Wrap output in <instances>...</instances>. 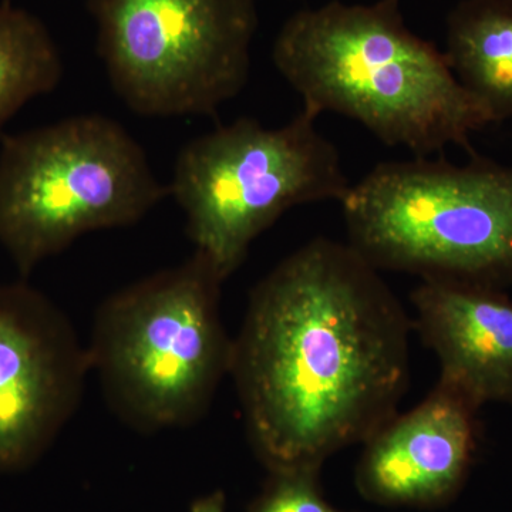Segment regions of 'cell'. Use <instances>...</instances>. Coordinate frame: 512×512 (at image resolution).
I'll use <instances>...</instances> for the list:
<instances>
[{"label":"cell","instance_id":"6da1fadb","mask_svg":"<svg viewBox=\"0 0 512 512\" xmlns=\"http://www.w3.org/2000/svg\"><path fill=\"white\" fill-rule=\"evenodd\" d=\"M349 244L315 238L252 289L229 376L269 471L322 467L399 410L412 319Z\"/></svg>","mask_w":512,"mask_h":512},{"label":"cell","instance_id":"7a4b0ae2","mask_svg":"<svg viewBox=\"0 0 512 512\" xmlns=\"http://www.w3.org/2000/svg\"><path fill=\"white\" fill-rule=\"evenodd\" d=\"M303 109L359 121L390 147L427 158L493 124L446 55L407 28L400 0L329 2L286 20L272 47Z\"/></svg>","mask_w":512,"mask_h":512},{"label":"cell","instance_id":"3957f363","mask_svg":"<svg viewBox=\"0 0 512 512\" xmlns=\"http://www.w3.org/2000/svg\"><path fill=\"white\" fill-rule=\"evenodd\" d=\"M224 279L194 251L183 264L114 292L97 308L90 370L114 416L138 433L194 426L231 366Z\"/></svg>","mask_w":512,"mask_h":512},{"label":"cell","instance_id":"277c9868","mask_svg":"<svg viewBox=\"0 0 512 512\" xmlns=\"http://www.w3.org/2000/svg\"><path fill=\"white\" fill-rule=\"evenodd\" d=\"M342 204L348 244L379 271L512 286V167L416 157L376 165Z\"/></svg>","mask_w":512,"mask_h":512},{"label":"cell","instance_id":"5b68a950","mask_svg":"<svg viewBox=\"0 0 512 512\" xmlns=\"http://www.w3.org/2000/svg\"><path fill=\"white\" fill-rule=\"evenodd\" d=\"M168 194L120 123L69 117L3 138L0 244L28 278L89 232L137 224Z\"/></svg>","mask_w":512,"mask_h":512},{"label":"cell","instance_id":"8992f818","mask_svg":"<svg viewBox=\"0 0 512 512\" xmlns=\"http://www.w3.org/2000/svg\"><path fill=\"white\" fill-rule=\"evenodd\" d=\"M316 119L302 109L285 126L266 128L242 117L181 148L168 191L185 214L195 251L224 281L286 211L342 202L352 187Z\"/></svg>","mask_w":512,"mask_h":512},{"label":"cell","instance_id":"52a82bcc","mask_svg":"<svg viewBox=\"0 0 512 512\" xmlns=\"http://www.w3.org/2000/svg\"><path fill=\"white\" fill-rule=\"evenodd\" d=\"M114 92L146 117L214 116L248 82L255 0H86Z\"/></svg>","mask_w":512,"mask_h":512},{"label":"cell","instance_id":"ba28073f","mask_svg":"<svg viewBox=\"0 0 512 512\" xmlns=\"http://www.w3.org/2000/svg\"><path fill=\"white\" fill-rule=\"evenodd\" d=\"M87 346L66 313L26 282L0 284V473L32 466L82 403Z\"/></svg>","mask_w":512,"mask_h":512},{"label":"cell","instance_id":"9c48e42d","mask_svg":"<svg viewBox=\"0 0 512 512\" xmlns=\"http://www.w3.org/2000/svg\"><path fill=\"white\" fill-rule=\"evenodd\" d=\"M478 412L466 396L437 382L423 402L366 441L356 471L360 493L373 503L409 507L453 500L476 454Z\"/></svg>","mask_w":512,"mask_h":512},{"label":"cell","instance_id":"30bf717a","mask_svg":"<svg viewBox=\"0 0 512 512\" xmlns=\"http://www.w3.org/2000/svg\"><path fill=\"white\" fill-rule=\"evenodd\" d=\"M410 299L413 330L439 359V382L478 409L512 404L510 296L487 286L421 281Z\"/></svg>","mask_w":512,"mask_h":512},{"label":"cell","instance_id":"8fae6325","mask_svg":"<svg viewBox=\"0 0 512 512\" xmlns=\"http://www.w3.org/2000/svg\"><path fill=\"white\" fill-rule=\"evenodd\" d=\"M447 49L454 76L493 124L512 117V0H461L448 13Z\"/></svg>","mask_w":512,"mask_h":512},{"label":"cell","instance_id":"7c38bea8","mask_svg":"<svg viewBox=\"0 0 512 512\" xmlns=\"http://www.w3.org/2000/svg\"><path fill=\"white\" fill-rule=\"evenodd\" d=\"M62 77V56L45 23L8 0L0 3V133L30 100L52 93Z\"/></svg>","mask_w":512,"mask_h":512},{"label":"cell","instance_id":"4fadbf2b","mask_svg":"<svg viewBox=\"0 0 512 512\" xmlns=\"http://www.w3.org/2000/svg\"><path fill=\"white\" fill-rule=\"evenodd\" d=\"M319 471L318 468L271 471L264 493L249 512H343L323 497Z\"/></svg>","mask_w":512,"mask_h":512},{"label":"cell","instance_id":"5bb4252c","mask_svg":"<svg viewBox=\"0 0 512 512\" xmlns=\"http://www.w3.org/2000/svg\"><path fill=\"white\" fill-rule=\"evenodd\" d=\"M190 512H225V495L215 491L207 497L198 498L191 505Z\"/></svg>","mask_w":512,"mask_h":512},{"label":"cell","instance_id":"9a60e30c","mask_svg":"<svg viewBox=\"0 0 512 512\" xmlns=\"http://www.w3.org/2000/svg\"><path fill=\"white\" fill-rule=\"evenodd\" d=\"M8 2H9V0H8Z\"/></svg>","mask_w":512,"mask_h":512}]
</instances>
